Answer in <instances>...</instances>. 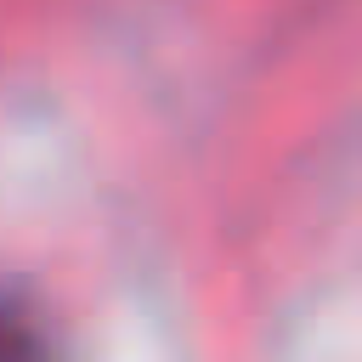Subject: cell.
<instances>
[{"instance_id": "6da1fadb", "label": "cell", "mask_w": 362, "mask_h": 362, "mask_svg": "<svg viewBox=\"0 0 362 362\" xmlns=\"http://www.w3.org/2000/svg\"><path fill=\"white\" fill-rule=\"evenodd\" d=\"M17 351H34V334L23 328V317L11 305H0V356H17Z\"/></svg>"}]
</instances>
